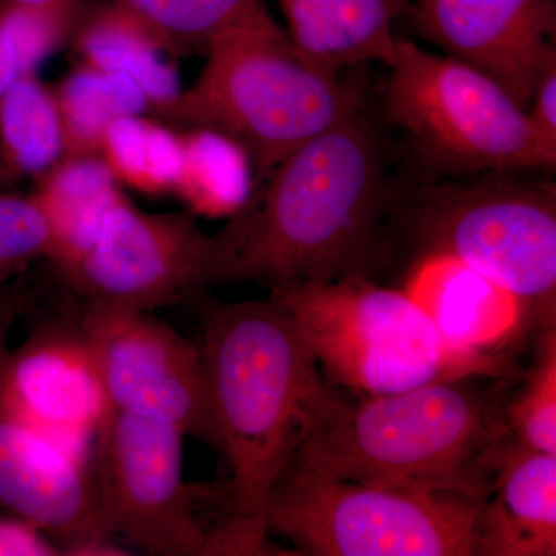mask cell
I'll list each match as a JSON object with an SVG mask.
<instances>
[{
	"label": "cell",
	"instance_id": "cell-1",
	"mask_svg": "<svg viewBox=\"0 0 556 556\" xmlns=\"http://www.w3.org/2000/svg\"><path fill=\"white\" fill-rule=\"evenodd\" d=\"M367 102L300 146L214 233L207 287L317 283L378 273L393 252L397 190Z\"/></svg>",
	"mask_w": 556,
	"mask_h": 556
},
{
	"label": "cell",
	"instance_id": "cell-2",
	"mask_svg": "<svg viewBox=\"0 0 556 556\" xmlns=\"http://www.w3.org/2000/svg\"><path fill=\"white\" fill-rule=\"evenodd\" d=\"M208 407L230 468L228 526L214 555L266 554L265 508L334 391L280 303H204L200 311Z\"/></svg>",
	"mask_w": 556,
	"mask_h": 556
},
{
	"label": "cell",
	"instance_id": "cell-3",
	"mask_svg": "<svg viewBox=\"0 0 556 556\" xmlns=\"http://www.w3.org/2000/svg\"><path fill=\"white\" fill-rule=\"evenodd\" d=\"M468 380L361 402L336 394L289 468L484 500L508 430L500 402Z\"/></svg>",
	"mask_w": 556,
	"mask_h": 556
},
{
	"label": "cell",
	"instance_id": "cell-4",
	"mask_svg": "<svg viewBox=\"0 0 556 556\" xmlns=\"http://www.w3.org/2000/svg\"><path fill=\"white\" fill-rule=\"evenodd\" d=\"M353 72L313 67L276 22L217 40L195 83L156 115L236 141L258 185L289 153L367 102L364 80Z\"/></svg>",
	"mask_w": 556,
	"mask_h": 556
},
{
	"label": "cell",
	"instance_id": "cell-5",
	"mask_svg": "<svg viewBox=\"0 0 556 556\" xmlns=\"http://www.w3.org/2000/svg\"><path fill=\"white\" fill-rule=\"evenodd\" d=\"M532 174L430 179L397 192L393 232L419 255H453L492 277L546 329L555 327L556 188Z\"/></svg>",
	"mask_w": 556,
	"mask_h": 556
},
{
	"label": "cell",
	"instance_id": "cell-6",
	"mask_svg": "<svg viewBox=\"0 0 556 556\" xmlns=\"http://www.w3.org/2000/svg\"><path fill=\"white\" fill-rule=\"evenodd\" d=\"M327 379L364 397L428 383L506 378V357L471 356L438 334L404 289L367 277L273 288Z\"/></svg>",
	"mask_w": 556,
	"mask_h": 556
},
{
	"label": "cell",
	"instance_id": "cell-7",
	"mask_svg": "<svg viewBox=\"0 0 556 556\" xmlns=\"http://www.w3.org/2000/svg\"><path fill=\"white\" fill-rule=\"evenodd\" d=\"M383 65L387 123L437 179L555 170L556 150L484 73L402 38Z\"/></svg>",
	"mask_w": 556,
	"mask_h": 556
},
{
	"label": "cell",
	"instance_id": "cell-8",
	"mask_svg": "<svg viewBox=\"0 0 556 556\" xmlns=\"http://www.w3.org/2000/svg\"><path fill=\"white\" fill-rule=\"evenodd\" d=\"M482 501L289 468L270 493L265 522L300 555L475 556Z\"/></svg>",
	"mask_w": 556,
	"mask_h": 556
},
{
	"label": "cell",
	"instance_id": "cell-9",
	"mask_svg": "<svg viewBox=\"0 0 556 556\" xmlns=\"http://www.w3.org/2000/svg\"><path fill=\"white\" fill-rule=\"evenodd\" d=\"M185 433L170 424L110 408L94 437L93 473L102 529L155 556L207 555L182 475Z\"/></svg>",
	"mask_w": 556,
	"mask_h": 556
},
{
	"label": "cell",
	"instance_id": "cell-10",
	"mask_svg": "<svg viewBox=\"0 0 556 556\" xmlns=\"http://www.w3.org/2000/svg\"><path fill=\"white\" fill-rule=\"evenodd\" d=\"M152 311L86 302L79 320L110 408L170 424L217 448L199 343Z\"/></svg>",
	"mask_w": 556,
	"mask_h": 556
},
{
	"label": "cell",
	"instance_id": "cell-11",
	"mask_svg": "<svg viewBox=\"0 0 556 556\" xmlns=\"http://www.w3.org/2000/svg\"><path fill=\"white\" fill-rule=\"evenodd\" d=\"M214 236L189 214H149L121 197L72 269L60 274L86 302L153 311L207 287Z\"/></svg>",
	"mask_w": 556,
	"mask_h": 556
},
{
	"label": "cell",
	"instance_id": "cell-12",
	"mask_svg": "<svg viewBox=\"0 0 556 556\" xmlns=\"http://www.w3.org/2000/svg\"><path fill=\"white\" fill-rule=\"evenodd\" d=\"M0 504L65 555H126L102 529L93 456L22 416L0 396Z\"/></svg>",
	"mask_w": 556,
	"mask_h": 556
},
{
	"label": "cell",
	"instance_id": "cell-13",
	"mask_svg": "<svg viewBox=\"0 0 556 556\" xmlns=\"http://www.w3.org/2000/svg\"><path fill=\"white\" fill-rule=\"evenodd\" d=\"M407 16L442 54L484 73L522 109L556 61V0H415Z\"/></svg>",
	"mask_w": 556,
	"mask_h": 556
},
{
	"label": "cell",
	"instance_id": "cell-14",
	"mask_svg": "<svg viewBox=\"0 0 556 556\" xmlns=\"http://www.w3.org/2000/svg\"><path fill=\"white\" fill-rule=\"evenodd\" d=\"M11 318L0 320V396L47 433L93 452L110 405L83 332L51 327L9 350Z\"/></svg>",
	"mask_w": 556,
	"mask_h": 556
},
{
	"label": "cell",
	"instance_id": "cell-15",
	"mask_svg": "<svg viewBox=\"0 0 556 556\" xmlns=\"http://www.w3.org/2000/svg\"><path fill=\"white\" fill-rule=\"evenodd\" d=\"M404 291L453 350L504 357L501 351L532 320L521 299L453 255H417Z\"/></svg>",
	"mask_w": 556,
	"mask_h": 556
},
{
	"label": "cell",
	"instance_id": "cell-16",
	"mask_svg": "<svg viewBox=\"0 0 556 556\" xmlns=\"http://www.w3.org/2000/svg\"><path fill=\"white\" fill-rule=\"evenodd\" d=\"M556 555V455L507 437L475 526V556Z\"/></svg>",
	"mask_w": 556,
	"mask_h": 556
},
{
	"label": "cell",
	"instance_id": "cell-17",
	"mask_svg": "<svg viewBox=\"0 0 556 556\" xmlns=\"http://www.w3.org/2000/svg\"><path fill=\"white\" fill-rule=\"evenodd\" d=\"M294 49L329 75L386 64L409 0H277Z\"/></svg>",
	"mask_w": 556,
	"mask_h": 556
},
{
	"label": "cell",
	"instance_id": "cell-18",
	"mask_svg": "<svg viewBox=\"0 0 556 556\" xmlns=\"http://www.w3.org/2000/svg\"><path fill=\"white\" fill-rule=\"evenodd\" d=\"M70 35L79 65L137 80L155 115L181 91L177 72L164 60L166 47L118 0L91 5L80 2Z\"/></svg>",
	"mask_w": 556,
	"mask_h": 556
},
{
	"label": "cell",
	"instance_id": "cell-19",
	"mask_svg": "<svg viewBox=\"0 0 556 556\" xmlns=\"http://www.w3.org/2000/svg\"><path fill=\"white\" fill-rule=\"evenodd\" d=\"M31 197L50 229L47 260L62 274L87 254L123 192L100 155L65 156L40 175Z\"/></svg>",
	"mask_w": 556,
	"mask_h": 556
},
{
	"label": "cell",
	"instance_id": "cell-20",
	"mask_svg": "<svg viewBox=\"0 0 556 556\" xmlns=\"http://www.w3.org/2000/svg\"><path fill=\"white\" fill-rule=\"evenodd\" d=\"M64 135L65 156L100 153L102 137L124 116L146 115L150 101L126 75L78 65L53 90Z\"/></svg>",
	"mask_w": 556,
	"mask_h": 556
},
{
	"label": "cell",
	"instance_id": "cell-21",
	"mask_svg": "<svg viewBox=\"0 0 556 556\" xmlns=\"http://www.w3.org/2000/svg\"><path fill=\"white\" fill-rule=\"evenodd\" d=\"M181 142L174 192L204 217L236 215L255 188L248 153L232 139L208 129H188Z\"/></svg>",
	"mask_w": 556,
	"mask_h": 556
},
{
	"label": "cell",
	"instance_id": "cell-22",
	"mask_svg": "<svg viewBox=\"0 0 556 556\" xmlns=\"http://www.w3.org/2000/svg\"><path fill=\"white\" fill-rule=\"evenodd\" d=\"M64 159V135L53 90L36 73L0 98V161L10 179L46 174Z\"/></svg>",
	"mask_w": 556,
	"mask_h": 556
},
{
	"label": "cell",
	"instance_id": "cell-23",
	"mask_svg": "<svg viewBox=\"0 0 556 556\" xmlns=\"http://www.w3.org/2000/svg\"><path fill=\"white\" fill-rule=\"evenodd\" d=\"M170 54H206L230 33L276 24L265 0H118Z\"/></svg>",
	"mask_w": 556,
	"mask_h": 556
},
{
	"label": "cell",
	"instance_id": "cell-24",
	"mask_svg": "<svg viewBox=\"0 0 556 556\" xmlns=\"http://www.w3.org/2000/svg\"><path fill=\"white\" fill-rule=\"evenodd\" d=\"M181 153V134L146 115H131L109 127L98 155L119 182L159 195L174 192Z\"/></svg>",
	"mask_w": 556,
	"mask_h": 556
},
{
	"label": "cell",
	"instance_id": "cell-25",
	"mask_svg": "<svg viewBox=\"0 0 556 556\" xmlns=\"http://www.w3.org/2000/svg\"><path fill=\"white\" fill-rule=\"evenodd\" d=\"M508 437L522 447L556 455V329H541L535 364L504 408Z\"/></svg>",
	"mask_w": 556,
	"mask_h": 556
},
{
	"label": "cell",
	"instance_id": "cell-26",
	"mask_svg": "<svg viewBox=\"0 0 556 556\" xmlns=\"http://www.w3.org/2000/svg\"><path fill=\"white\" fill-rule=\"evenodd\" d=\"M70 36V27L40 11L0 5V98Z\"/></svg>",
	"mask_w": 556,
	"mask_h": 556
},
{
	"label": "cell",
	"instance_id": "cell-27",
	"mask_svg": "<svg viewBox=\"0 0 556 556\" xmlns=\"http://www.w3.org/2000/svg\"><path fill=\"white\" fill-rule=\"evenodd\" d=\"M49 251V225L33 197L0 190V285Z\"/></svg>",
	"mask_w": 556,
	"mask_h": 556
},
{
	"label": "cell",
	"instance_id": "cell-28",
	"mask_svg": "<svg viewBox=\"0 0 556 556\" xmlns=\"http://www.w3.org/2000/svg\"><path fill=\"white\" fill-rule=\"evenodd\" d=\"M64 555L39 527L17 517H0V556Z\"/></svg>",
	"mask_w": 556,
	"mask_h": 556
},
{
	"label": "cell",
	"instance_id": "cell-29",
	"mask_svg": "<svg viewBox=\"0 0 556 556\" xmlns=\"http://www.w3.org/2000/svg\"><path fill=\"white\" fill-rule=\"evenodd\" d=\"M526 113L538 137L556 150V61L538 79Z\"/></svg>",
	"mask_w": 556,
	"mask_h": 556
},
{
	"label": "cell",
	"instance_id": "cell-30",
	"mask_svg": "<svg viewBox=\"0 0 556 556\" xmlns=\"http://www.w3.org/2000/svg\"><path fill=\"white\" fill-rule=\"evenodd\" d=\"M80 0H0V5H17L24 9L40 11L49 14L70 27L72 31L73 22L78 13Z\"/></svg>",
	"mask_w": 556,
	"mask_h": 556
},
{
	"label": "cell",
	"instance_id": "cell-31",
	"mask_svg": "<svg viewBox=\"0 0 556 556\" xmlns=\"http://www.w3.org/2000/svg\"><path fill=\"white\" fill-rule=\"evenodd\" d=\"M0 287H2V285H0ZM10 313H13V303L0 292V320L9 316Z\"/></svg>",
	"mask_w": 556,
	"mask_h": 556
},
{
	"label": "cell",
	"instance_id": "cell-32",
	"mask_svg": "<svg viewBox=\"0 0 556 556\" xmlns=\"http://www.w3.org/2000/svg\"><path fill=\"white\" fill-rule=\"evenodd\" d=\"M7 181H10V177L7 174L5 167H3L2 161H0V189L3 188Z\"/></svg>",
	"mask_w": 556,
	"mask_h": 556
}]
</instances>
